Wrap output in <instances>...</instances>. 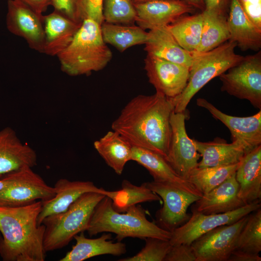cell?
<instances>
[{
	"label": "cell",
	"mask_w": 261,
	"mask_h": 261,
	"mask_svg": "<svg viewBox=\"0 0 261 261\" xmlns=\"http://www.w3.org/2000/svg\"><path fill=\"white\" fill-rule=\"evenodd\" d=\"M105 196L98 192L85 193L65 211L46 217L42 222L45 226V251L62 248L76 235L86 231L95 207Z\"/></svg>",
	"instance_id": "8992f818"
},
{
	"label": "cell",
	"mask_w": 261,
	"mask_h": 261,
	"mask_svg": "<svg viewBox=\"0 0 261 261\" xmlns=\"http://www.w3.org/2000/svg\"><path fill=\"white\" fill-rule=\"evenodd\" d=\"M43 22V53L51 56H57L70 44L82 24L55 11L44 15Z\"/></svg>",
	"instance_id": "44dd1931"
},
{
	"label": "cell",
	"mask_w": 261,
	"mask_h": 261,
	"mask_svg": "<svg viewBox=\"0 0 261 261\" xmlns=\"http://www.w3.org/2000/svg\"><path fill=\"white\" fill-rule=\"evenodd\" d=\"M235 250L253 254L261 252V208L248 215L247 221L238 235Z\"/></svg>",
	"instance_id": "d6a6232c"
},
{
	"label": "cell",
	"mask_w": 261,
	"mask_h": 261,
	"mask_svg": "<svg viewBox=\"0 0 261 261\" xmlns=\"http://www.w3.org/2000/svg\"><path fill=\"white\" fill-rule=\"evenodd\" d=\"M2 177L10 182L0 191V207L23 206L38 201L49 200L56 194L54 187L48 185L29 167L12 172Z\"/></svg>",
	"instance_id": "ba28073f"
},
{
	"label": "cell",
	"mask_w": 261,
	"mask_h": 261,
	"mask_svg": "<svg viewBox=\"0 0 261 261\" xmlns=\"http://www.w3.org/2000/svg\"><path fill=\"white\" fill-rule=\"evenodd\" d=\"M185 112H173L170 117L171 136L166 161L181 178L188 180L191 172L198 167L201 157L185 127Z\"/></svg>",
	"instance_id": "7c38bea8"
},
{
	"label": "cell",
	"mask_w": 261,
	"mask_h": 261,
	"mask_svg": "<svg viewBox=\"0 0 261 261\" xmlns=\"http://www.w3.org/2000/svg\"><path fill=\"white\" fill-rule=\"evenodd\" d=\"M238 190L235 173L217 187L203 194L192 208L206 215L225 213L237 209L246 204L238 196Z\"/></svg>",
	"instance_id": "d6986e66"
},
{
	"label": "cell",
	"mask_w": 261,
	"mask_h": 261,
	"mask_svg": "<svg viewBox=\"0 0 261 261\" xmlns=\"http://www.w3.org/2000/svg\"><path fill=\"white\" fill-rule=\"evenodd\" d=\"M57 57L61 71L76 76L102 70L111 61L112 53L103 40L101 25L86 19L70 44Z\"/></svg>",
	"instance_id": "277c9868"
},
{
	"label": "cell",
	"mask_w": 261,
	"mask_h": 261,
	"mask_svg": "<svg viewBox=\"0 0 261 261\" xmlns=\"http://www.w3.org/2000/svg\"><path fill=\"white\" fill-rule=\"evenodd\" d=\"M261 200L237 209L222 214H204L192 208V215L184 224L174 230L169 242L172 246L190 245L197 238L218 226L230 225L261 208Z\"/></svg>",
	"instance_id": "30bf717a"
},
{
	"label": "cell",
	"mask_w": 261,
	"mask_h": 261,
	"mask_svg": "<svg viewBox=\"0 0 261 261\" xmlns=\"http://www.w3.org/2000/svg\"><path fill=\"white\" fill-rule=\"evenodd\" d=\"M131 160L144 167L154 181L170 183L189 193L203 195L188 181L177 175L163 156L153 151L132 146Z\"/></svg>",
	"instance_id": "ffe728a7"
},
{
	"label": "cell",
	"mask_w": 261,
	"mask_h": 261,
	"mask_svg": "<svg viewBox=\"0 0 261 261\" xmlns=\"http://www.w3.org/2000/svg\"><path fill=\"white\" fill-rule=\"evenodd\" d=\"M54 188L55 196L47 201H42L41 211L38 218L39 225L49 216L58 214L67 210L70 206L82 194L86 192H98L106 195L108 190L97 187L89 181H70L60 178Z\"/></svg>",
	"instance_id": "ac0fdd59"
},
{
	"label": "cell",
	"mask_w": 261,
	"mask_h": 261,
	"mask_svg": "<svg viewBox=\"0 0 261 261\" xmlns=\"http://www.w3.org/2000/svg\"><path fill=\"white\" fill-rule=\"evenodd\" d=\"M42 201L20 207H0V256L3 261H44L45 226L38 218Z\"/></svg>",
	"instance_id": "7a4b0ae2"
},
{
	"label": "cell",
	"mask_w": 261,
	"mask_h": 261,
	"mask_svg": "<svg viewBox=\"0 0 261 261\" xmlns=\"http://www.w3.org/2000/svg\"><path fill=\"white\" fill-rule=\"evenodd\" d=\"M103 0H77V12L81 22L86 19H92L100 25L104 22Z\"/></svg>",
	"instance_id": "d590c367"
},
{
	"label": "cell",
	"mask_w": 261,
	"mask_h": 261,
	"mask_svg": "<svg viewBox=\"0 0 261 261\" xmlns=\"http://www.w3.org/2000/svg\"><path fill=\"white\" fill-rule=\"evenodd\" d=\"M101 29L104 42L121 52L133 46L145 44L148 37V32L139 26L103 22Z\"/></svg>",
	"instance_id": "83f0119b"
},
{
	"label": "cell",
	"mask_w": 261,
	"mask_h": 261,
	"mask_svg": "<svg viewBox=\"0 0 261 261\" xmlns=\"http://www.w3.org/2000/svg\"><path fill=\"white\" fill-rule=\"evenodd\" d=\"M240 162L227 166L197 167L191 172L188 180L203 194L206 193L234 174Z\"/></svg>",
	"instance_id": "1f68e13d"
},
{
	"label": "cell",
	"mask_w": 261,
	"mask_h": 261,
	"mask_svg": "<svg viewBox=\"0 0 261 261\" xmlns=\"http://www.w3.org/2000/svg\"><path fill=\"white\" fill-rule=\"evenodd\" d=\"M203 12L181 16L166 26L178 44L184 49L196 51L200 44L203 25Z\"/></svg>",
	"instance_id": "f546056e"
},
{
	"label": "cell",
	"mask_w": 261,
	"mask_h": 261,
	"mask_svg": "<svg viewBox=\"0 0 261 261\" xmlns=\"http://www.w3.org/2000/svg\"><path fill=\"white\" fill-rule=\"evenodd\" d=\"M196 103L222 122L229 129L232 141L241 143L248 153L261 145V109L252 116L238 117L223 113L205 99L198 98Z\"/></svg>",
	"instance_id": "2e32d148"
},
{
	"label": "cell",
	"mask_w": 261,
	"mask_h": 261,
	"mask_svg": "<svg viewBox=\"0 0 261 261\" xmlns=\"http://www.w3.org/2000/svg\"><path fill=\"white\" fill-rule=\"evenodd\" d=\"M248 215L231 224L214 228L195 240L190 246L196 261H228L235 249L238 235Z\"/></svg>",
	"instance_id": "8fae6325"
},
{
	"label": "cell",
	"mask_w": 261,
	"mask_h": 261,
	"mask_svg": "<svg viewBox=\"0 0 261 261\" xmlns=\"http://www.w3.org/2000/svg\"><path fill=\"white\" fill-rule=\"evenodd\" d=\"M193 141L202 158L197 167L200 168L235 164L248 153L238 141L230 144L220 141L203 142L193 139Z\"/></svg>",
	"instance_id": "484cf974"
},
{
	"label": "cell",
	"mask_w": 261,
	"mask_h": 261,
	"mask_svg": "<svg viewBox=\"0 0 261 261\" xmlns=\"http://www.w3.org/2000/svg\"><path fill=\"white\" fill-rule=\"evenodd\" d=\"M227 23L230 40L243 51H258L261 47V29L248 18L238 0H231Z\"/></svg>",
	"instance_id": "cb8c5ba5"
},
{
	"label": "cell",
	"mask_w": 261,
	"mask_h": 261,
	"mask_svg": "<svg viewBox=\"0 0 261 261\" xmlns=\"http://www.w3.org/2000/svg\"><path fill=\"white\" fill-rule=\"evenodd\" d=\"M186 1L195 8L204 10L203 0H186Z\"/></svg>",
	"instance_id": "7bdbcfd3"
},
{
	"label": "cell",
	"mask_w": 261,
	"mask_h": 261,
	"mask_svg": "<svg viewBox=\"0 0 261 261\" xmlns=\"http://www.w3.org/2000/svg\"><path fill=\"white\" fill-rule=\"evenodd\" d=\"M26 4L40 15L46 11L52 5L51 0H17Z\"/></svg>",
	"instance_id": "ab89813d"
},
{
	"label": "cell",
	"mask_w": 261,
	"mask_h": 261,
	"mask_svg": "<svg viewBox=\"0 0 261 261\" xmlns=\"http://www.w3.org/2000/svg\"><path fill=\"white\" fill-rule=\"evenodd\" d=\"M94 147L106 164L118 174L131 160L132 146L118 132L108 131L94 142Z\"/></svg>",
	"instance_id": "4316f807"
},
{
	"label": "cell",
	"mask_w": 261,
	"mask_h": 261,
	"mask_svg": "<svg viewBox=\"0 0 261 261\" xmlns=\"http://www.w3.org/2000/svg\"><path fill=\"white\" fill-rule=\"evenodd\" d=\"M201 39L196 51L207 52L230 40L225 14L204 10Z\"/></svg>",
	"instance_id": "f1b7e54d"
},
{
	"label": "cell",
	"mask_w": 261,
	"mask_h": 261,
	"mask_svg": "<svg viewBox=\"0 0 261 261\" xmlns=\"http://www.w3.org/2000/svg\"><path fill=\"white\" fill-rule=\"evenodd\" d=\"M134 4L135 22L145 30L167 26L195 9L185 0H151Z\"/></svg>",
	"instance_id": "9a60e30c"
},
{
	"label": "cell",
	"mask_w": 261,
	"mask_h": 261,
	"mask_svg": "<svg viewBox=\"0 0 261 261\" xmlns=\"http://www.w3.org/2000/svg\"><path fill=\"white\" fill-rule=\"evenodd\" d=\"M144 183L162 200L163 206L156 214L157 225L170 232L189 219L188 207L201 197L166 182L153 180Z\"/></svg>",
	"instance_id": "9c48e42d"
},
{
	"label": "cell",
	"mask_w": 261,
	"mask_h": 261,
	"mask_svg": "<svg viewBox=\"0 0 261 261\" xmlns=\"http://www.w3.org/2000/svg\"><path fill=\"white\" fill-rule=\"evenodd\" d=\"M84 232L74 237L75 244L60 261H83L102 255L118 256L127 251L124 243L121 241L114 243L110 240V233H104L100 237L90 239L86 237Z\"/></svg>",
	"instance_id": "d4e9b609"
},
{
	"label": "cell",
	"mask_w": 261,
	"mask_h": 261,
	"mask_svg": "<svg viewBox=\"0 0 261 261\" xmlns=\"http://www.w3.org/2000/svg\"><path fill=\"white\" fill-rule=\"evenodd\" d=\"M9 182V181L4 177L0 178V191L5 188Z\"/></svg>",
	"instance_id": "ee69618b"
},
{
	"label": "cell",
	"mask_w": 261,
	"mask_h": 261,
	"mask_svg": "<svg viewBox=\"0 0 261 261\" xmlns=\"http://www.w3.org/2000/svg\"><path fill=\"white\" fill-rule=\"evenodd\" d=\"M227 1L228 0H203L204 10L225 14Z\"/></svg>",
	"instance_id": "b9f144b4"
},
{
	"label": "cell",
	"mask_w": 261,
	"mask_h": 261,
	"mask_svg": "<svg viewBox=\"0 0 261 261\" xmlns=\"http://www.w3.org/2000/svg\"><path fill=\"white\" fill-rule=\"evenodd\" d=\"M145 213L142 206L134 205L121 213L115 210L111 199L105 196L95 207L86 231L90 236L103 232L114 233L118 241L127 237L169 240L171 232L149 221Z\"/></svg>",
	"instance_id": "3957f363"
},
{
	"label": "cell",
	"mask_w": 261,
	"mask_h": 261,
	"mask_svg": "<svg viewBox=\"0 0 261 261\" xmlns=\"http://www.w3.org/2000/svg\"><path fill=\"white\" fill-rule=\"evenodd\" d=\"M221 90L261 109V52L244 56L219 76Z\"/></svg>",
	"instance_id": "52a82bcc"
},
{
	"label": "cell",
	"mask_w": 261,
	"mask_h": 261,
	"mask_svg": "<svg viewBox=\"0 0 261 261\" xmlns=\"http://www.w3.org/2000/svg\"><path fill=\"white\" fill-rule=\"evenodd\" d=\"M174 111L171 100L160 92L139 95L126 104L111 128L132 146L151 150L166 159L171 136L170 117Z\"/></svg>",
	"instance_id": "6da1fadb"
},
{
	"label": "cell",
	"mask_w": 261,
	"mask_h": 261,
	"mask_svg": "<svg viewBox=\"0 0 261 261\" xmlns=\"http://www.w3.org/2000/svg\"><path fill=\"white\" fill-rule=\"evenodd\" d=\"M238 196L246 204L261 198V145L246 154L235 172Z\"/></svg>",
	"instance_id": "7402d4cb"
},
{
	"label": "cell",
	"mask_w": 261,
	"mask_h": 261,
	"mask_svg": "<svg viewBox=\"0 0 261 261\" xmlns=\"http://www.w3.org/2000/svg\"><path fill=\"white\" fill-rule=\"evenodd\" d=\"M145 245L135 255L118 260L119 261H164L172 245L169 240L155 237L144 239Z\"/></svg>",
	"instance_id": "e575fe53"
},
{
	"label": "cell",
	"mask_w": 261,
	"mask_h": 261,
	"mask_svg": "<svg viewBox=\"0 0 261 261\" xmlns=\"http://www.w3.org/2000/svg\"><path fill=\"white\" fill-rule=\"evenodd\" d=\"M1 241H2V236H1V233L0 232V245H1Z\"/></svg>",
	"instance_id": "bcb514c9"
},
{
	"label": "cell",
	"mask_w": 261,
	"mask_h": 261,
	"mask_svg": "<svg viewBox=\"0 0 261 261\" xmlns=\"http://www.w3.org/2000/svg\"><path fill=\"white\" fill-rule=\"evenodd\" d=\"M104 22L130 25L135 22L136 12L132 0H103Z\"/></svg>",
	"instance_id": "836d02e7"
},
{
	"label": "cell",
	"mask_w": 261,
	"mask_h": 261,
	"mask_svg": "<svg viewBox=\"0 0 261 261\" xmlns=\"http://www.w3.org/2000/svg\"><path fill=\"white\" fill-rule=\"evenodd\" d=\"M251 21L261 29V0H238Z\"/></svg>",
	"instance_id": "f35d334b"
},
{
	"label": "cell",
	"mask_w": 261,
	"mask_h": 261,
	"mask_svg": "<svg viewBox=\"0 0 261 261\" xmlns=\"http://www.w3.org/2000/svg\"><path fill=\"white\" fill-rule=\"evenodd\" d=\"M106 196L111 199L115 210L121 213L139 203L161 201V198L146 187L144 183L136 186L126 179L122 182L121 189L108 191Z\"/></svg>",
	"instance_id": "4dcf8cb0"
},
{
	"label": "cell",
	"mask_w": 261,
	"mask_h": 261,
	"mask_svg": "<svg viewBox=\"0 0 261 261\" xmlns=\"http://www.w3.org/2000/svg\"><path fill=\"white\" fill-rule=\"evenodd\" d=\"M133 2L134 3V4L135 3H140V2H145V1H148V0H132Z\"/></svg>",
	"instance_id": "f6af8a7d"
},
{
	"label": "cell",
	"mask_w": 261,
	"mask_h": 261,
	"mask_svg": "<svg viewBox=\"0 0 261 261\" xmlns=\"http://www.w3.org/2000/svg\"><path fill=\"white\" fill-rule=\"evenodd\" d=\"M236 46L235 42L229 40L207 52H191L192 63L187 86L179 95L169 98L174 112H185L192 97L203 86L242 59L244 56L235 52Z\"/></svg>",
	"instance_id": "5b68a950"
},
{
	"label": "cell",
	"mask_w": 261,
	"mask_h": 261,
	"mask_svg": "<svg viewBox=\"0 0 261 261\" xmlns=\"http://www.w3.org/2000/svg\"><path fill=\"white\" fill-rule=\"evenodd\" d=\"M35 151L23 143L9 127L0 130V178L25 167L37 165Z\"/></svg>",
	"instance_id": "e0dca14e"
},
{
	"label": "cell",
	"mask_w": 261,
	"mask_h": 261,
	"mask_svg": "<svg viewBox=\"0 0 261 261\" xmlns=\"http://www.w3.org/2000/svg\"><path fill=\"white\" fill-rule=\"evenodd\" d=\"M164 261H196V256L190 245L182 244L172 246Z\"/></svg>",
	"instance_id": "8d00e7d4"
},
{
	"label": "cell",
	"mask_w": 261,
	"mask_h": 261,
	"mask_svg": "<svg viewBox=\"0 0 261 261\" xmlns=\"http://www.w3.org/2000/svg\"><path fill=\"white\" fill-rule=\"evenodd\" d=\"M6 24L12 34L23 38L32 49L43 53L44 15L17 0H8Z\"/></svg>",
	"instance_id": "4fadbf2b"
},
{
	"label": "cell",
	"mask_w": 261,
	"mask_h": 261,
	"mask_svg": "<svg viewBox=\"0 0 261 261\" xmlns=\"http://www.w3.org/2000/svg\"><path fill=\"white\" fill-rule=\"evenodd\" d=\"M144 61L148 81L156 91L173 98L184 90L189 78L188 68L149 55Z\"/></svg>",
	"instance_id": "5bb4252c"
},
{
	"label": "cell",
	"mask_w": 261,
	"mask_h": 261,
	"mask_svg": "<svg viewBox=\"0 0 261 261\" xmlns=\"http://www.w3.org/2000/svg\"><path fill=\"white\" fill-rule=\"evenodd\" d=\"M145 45L147 55L180 64L189 69L191 65V52L184 49L178 44L166 26L150 30Z\"/></svg>",
	"instance_id": "603a6c76"
},
{
	"label": "cell",
	"mask_w": 261,
	"mask_h": 261,
	"mask_svg": "<svg viewBox=\"0 0 261 261\" xmlns=\"http://www.w3.org/2000/svg\"><path fill=\"white\" fill-rule=\"evenodd\" d=\"M54 11L79 23L77 0H51Z\"/></svg>",
	"instance_id": "74e56055"
},
{
	"label": "cell",
	"mask_w": 261,
	"mask_h": 261,
	"mask_svg": "<svg viewBox=\"0 0 261 261\" xmlns=\"http://www.w3.org/2000/svg\"><path fill=\"white\" fill-rule=\"evenodd\" d=\"M259 254L250 253L238 250H234L228 261H261Z\"/></svg>",
	"instance_id": "60d3db41"
}]
</instances>
